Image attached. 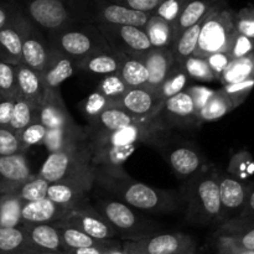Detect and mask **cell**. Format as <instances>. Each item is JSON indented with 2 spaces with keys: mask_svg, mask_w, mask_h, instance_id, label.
<instances>
[{
  "mask_svg": "<svg viewBox=\"0 0 254 254\" xmlns=\"http://www.w3.org/2000/svg\"><path fill=\"white\" fill-rule=\"evenodd\" d=\"M96 185L118 196L122 202L146 212H171L180 207L183 196L134 180L126 171L96 178Z\"/></svg>",
  "mask_w": 254,
  "mask_h": 254,
  "instance_id": "cell-1",
  "label": "cell"
},
{
  "mask_svg": "<svg viewBox=\"0 0 254 254\" xmlns=\"http://www.w3.org/2000/svg\"><path fill=\"white\" fill-rule=\"evenodd\" d=\"M183 200L188 207V218L198 225L222 222V206L218 186V173L203 168L190 178L184 189Z\"/></svg>",
  "mask_w": 254,
  "mask_h": 254,
  "instance_id": "cell-2",
  "label": "cell"
},
{
  "mask_svg": "<svg viewBox=\"0 0 254 254\" xmlns=\"http://www.w3.org/2000/svg\"><path fill=\"white\" fill-rule=\"evenodd\" d=\"M89 141L91 136L86 144L73 150L49 154L40 169L39 175L50 184L67 183V181L82 180V179L96 180V171L92 165Z\"/></svg>",
  "mask_w": 254,
  "mask_h": 254,
  "instance_id": "cell-3",
  "label": "cell"
},
{
  "mask_svg": "<svg viewBox=\"0 0 254 254\" xmlns=\"http://www.w3.org/2000/svg\"><path fill=\"white\" fill-rule=\"evenodd\" d=\"M235 14L225 0L216 2L203 17L195 56L206 57L217 52H228L236 35Z\"/></svg>",
  "mask_w": 254,
  "mask_h": 254,
  "instance_id": "cell-4",
  "label": "cell"
},
{
  "mask_svg": "<svg viewBox=\"0 0 254 254\" xmlns=\"http://www.w3.org/2000/svg\"><path fill=\"white\" fill-rule=\"evenodd\" d=\"M49 37L50 45L74 61L76 67L77 64L86 57L112 49L98 27L93 24L78 22L61 31L50 34Z\"/></svg>",
  "mask_w": 254,
  "mask_h": 254,
  "instance_id": "cell-5",
  "label": "cell"
},
{
  "mask_svg": "<svg viewBox=\"0 0 254 254\" xmlns=\"http://www.w3.org/2000/svg\"><path fill=\"white\" fill-rule=\"evenodd\" d=\"M170 124L159 114L153 118L139 119L130 126L113 133L94 134L89 131L93 139L111 145L138 146L139 144H148L160 146L170 138Z\"/></svg>",
  "mask_w": 254,
  "mask_h": 254,
  "instance_id": "cell-6",
  "label": "cell"
},
{
  "mask_svg": "<svg viewBox=\"0 0 254 254\" xmlns=\"http://www.w3.org/2000/svg\"><path fill=\"white\" fill-rule=\"evenodd\" d=\"M26 12L30 21L49 35L78 24L68 1L64 0H29Z\"/></svg>",
  "mask_w": 254,
  "mask_h": 254,
  "instance_id": "cell-7",
  "label": "cell"
},
{
  "mask_svg": "<svg viewBox=\"0 0 254 254\" xmlns=\"http://www.w3.org/2000/svg\"><path fill=\"white\" fill-rule=\"evenodd\" d=\"M127 254H186L197 251L196 241L185 233L150 235L123 245Z\"/></svg>",
  "mask_w": 254,
  "mask_h": 254,
  "instance_id": "cell-8",
  "label": "cell"
},
{
  "mask_svg": "<svg viewBox=\"0 0 254 254\" xmlns=\"http://www.w3.org/2000/svg\"><path fill=\"white\" fill-rule=\"evenodd\" d=\"M114 51L126 56L143 60L151 50L145 30L128 25H96Z\"/></svg>",
  "mask_w": 254,
  "mask_h": 254,
  "instance_id": "cell-9",
  "label": "cell"
},
{
  "mask_svg": "<svg viewBox=\"0 0 254 254\" xmlns=\"http://www.w3.org/2000/svg\"><path fill=\"white\" fill-rule=\"evenodd\" d=\"M94 208L111 225L116 233H122L130 238V241L140 240L151 235L148 232V222H140L133 208L121 200H101Z\"/></svg>",
  "mask_w": 254,
  "mask_h": 254,
  "instance_id": "cell-10",
  "label": "cell"
},
{
  "mask_svg": "<svg viewBox=\"0 0 254 254\" xmlns=\"http://www.w3.org/2000/svg\"><path fill=\"white\" fill-rule=\"evenodd\" d=\"M91 133V131H89ZM91 159L96 178L124 171L123 164L135 153V145L116 146L96 140L91 135Z\"/></svg>",
  "mask_w": 254,
  "mask_h": 254,
  "instance_id": "cell-11",
  "label": "cell"
},
{
  "mask_svg": "<svg viewBox=\"0 0 254 254\" xmlns=\"http://www.w3.org/2000/svg\"><path fill=\"white\" fill-rule=\"evenodd\" d=\"M57 223L71 226L99 241L113 240L117 235L116 231L92 205L79 208V210L69 211L68 215Z\"/></svg>",
  "mask_w": 254,
  "mask_h": 254,
  "instance_id": "cell-12",
  "label": "cell"
},
{
  "mask_svg": "<svg viewBox=\"0 0 254 254\" xmlns=\"http://www.w3.org/2000/svg\"><path fill=\"white\" fill-rule=\"evenodd\" d=\"M163 102L158 93L148 86L128 88L119 101L118 106L136 119H149L160 114Z\"/></svg>",
  "mask_w": 254,
  "mask_h": 254,
  "instance_id": "cell-13",
  "label": "cell"
},
{
  "mask_svg": "<svg viewBox=\"0 0 254 254\" xmlns=\"http://www.w3.org/2000/svg\"><path fill=\"white\" fill-rule=\"evenodd\" d=\"M50 52L49 40L42 36L29 19H26L22 29V51L21 64L41 73L47 61Z\"/></svg>",
  "mask_w": 254,
  "mask_h": 254,
  "instance_id": "cell-14",
  "label": "cell"
},
{
  "mask_svg": "<svg viewBox=\"0 0 254 254\" xmlns=\"http://www.w3.org/2000/svg\"><path fill=\"white\" fill-rule=\"evenodd\" d=\"M220 198L222 206V223L241 215L252 186L227 174H218Z\"/></svg>",
  "mask_w": 254,
  "mask_h": 254,
  "instance_id": "cell-15",
  "label": "cell"
},
{
  "mask_svg": "<svg viewBox=\"0 0 254 254\" xmlns=\"http://www.w3.org/2000/svg\"><path fill=\"white\" fill-rule=\"evenodd\" d=\"M89 136L91 133L88 127L79 126L74 122L62 128L49 129L42 145L46 148L49 154L73 150L86 144L89 140Z\"/></svg>",
  "mask_w": 254,
  "mask_h": 254,
  "instance_id": "cell-16",
  "label": "cell"
},
{
  "mask_svg": "<svg viewBox=\"0 0 254 254\" xmlns=\"http://www.w3.org/2000/svg\"><path fill=\"white\" fill-rule=\"evenodd\" d=\"M39 122L49 130L66 127L74 123L73 118L69 114L60 89H47L44 99L37 109Z\"/></svg>",
  "mask_w": 254,
  "mask_h": 254,
  "instance_id": "cell-17",
  "label": "cell"
},
{
  "mask_svg": "<svg viewBox=\"0 0 254 254\" xmlns=\"http://www.w3.org/2000/svg\"><path fill=\"white\" fill-rule=\"evenodd\" d=\"M32 175L24 153L0 158V195L17 190Z\"/></svg>",
  "mask_w": 254,
  "mask_h": 254,
  "instance_id": "cell-18",
  "label": "cell"
},
{
  "mask_svg": "<svg viewBox=\"0 0 254 254\" xmlns=\"http://www.w3.org/2000/svg\"><path fill=\"white\" fill-rule=\"evenodd\" d=\"M27 17L17 12L11 22L0 30V61L21 64L22 29Z\"/></svg>",
  "mask_w": 254,
  "mask_h": 254,
  "instance_id": "cell-19",
  "label": "cell"
},
{
  "mask_svg": "<svg viewBox=\"0 0 254 254\" xmlns=\"http://www.w3.org/2000/svg\"><path fill=\"white\" fill-rule=\"evenodd\" d=\"M21 227L34 251L64 253L59 227L55 223H22Z\"/></svg>",
  "mask_w": 254,
  "mask_h": 254,
  "instance_id": "cell-20",
  "label": "cell"
},
{
  "mask_svg": "<svg viewBox=\"0 0 254 254\" xmlns=\"http://www.w3.org/2000/svg\"><path fill=\"white\" fill-rule=\"evenodd\" d=\"M76 64L60 50L50 45V52L44 69L40 74L46 89H60L61 83L71 78Z\"/></svg>",
  "mask_w": 254,
  "mask_h": 254,
  "instance_id": "cell-21",
  "label": "cell"
},
{
  "mask_svg": "<svg viewBox=\"0 0 254 254\" xmlns=\"http://www.w3.org/2000/svg\"><path fill=\"white\" fill-rule=\"evenodd\" d=\"M160 116L170 126H173V124H184L185 126V124L200 123L195 103H193L190 93L186 89L164 102Z\"/></svg>",
  "mask_w": 254,
  "mask_h": 254,
  "instance_id": "cell-22",
  "label": "cell"
},
{
  "mask_svg": "<svg viewBox=\"0 0 254 254\" xmlns=\"http://www.w3.org/2000/svg\"><path fill=\"white\" fill-rule=\"evenodd\" d=\"M69 211L72 210L57 205L47 197L24 202L21 210L22 223H57L64 220Z\"/></svg>",
  "mask_w": 254,
  "mask_h": 254,
  "instance_id": "cell-23",
  "label": "cell"
},
{
  "mask_svg": "<svg viewBox=\"0 0 254 254\" xmlns=\"http://www.w3.org/2000/svg\"><path fill=\"white\" fill-rule=\"evenodd\" d=\"M143 61L149 73L148 83L145 86L156 91L175 64L173 52L170 49H151Z\"/></svg>",
  "mask_w": 254,
  "mask_h": 254,
  "instance_id": "cell-24",
  "label": "cell"
},
{
  "mask_svg": "<svg viewBox=\"0 0 254 254\" xmlns=\"http://www.w3.org/2000/svg\"><path fill=\"white\" fill-rule=\"evenodd\" d=\"M169 165L174 173L181 179H190L200 173L203 166L202 156L197 150L189 146H179L169 151L166 156Z\"/></svg>",
  "mask_w": 254,
  "mask_h": 254,
  "instance_id": "cell-25",
  "label": "cell"
},
{
  "mask_svg": "<svg viewBox=\"0 0 254 254\" xmlns=\"http://www.w3.org/2000/svg\"><path fill=\"white\" fill-rule=\"evenodd\" d=\"M16 81L19 97L29 102L30 104L39 109L40 103L46 94V87L42 81L41 74L35 72L34 69L17 64L16 66Z\"/></svg>",
  "mask_w": 254,
  "mask_h": 254,
  "instance_id": "cell-26",
  "label": "cell"
},
{
  "mask_svg": "<svg viewBox=\"0 0 254 254\" xmlns=\"http://www.w3.org/2000/svg\"><path fill=\"white\" fill-rule=\"evenodd\" d=\"M126 55L119 54L113 49L99 51L91 56L86 57L77 64V68L92 74H101V76H109V74L119 73L122 64H123Z\"/></svg>",
  "mask_w": 254,
  "mask_h": 254,
  "instance_id": "cell-27",
  "label": "cell"
},
{
  "mask_svg": "<svg viewBox=\"0 0 254 254\" xmlns=\"http://www.w3.org/2000/svg\"><path fill=\"white\" fill-rule=\"evenodd\" d=\"M139 121L135 117L131 116L127 111H124L119 106H112L109 108L104 109L101 114L96 118V121L87 126L89 130L94 134H104L113 133V131L123 129L126 127L130 126L134 122Z\"/></svg>",
  "mask_w": 254,
  "mask_h": 254,
  "instance_id": "cell-28",
  "label": "cell"
},
{
  "mask_svg": "<svg viewBox=\"0 0 254 254\" xmlns=\"http://www.w3.org/2000/svg\"><path fill=\"white\" fill-rule=\"evenodd\" d=\"M217 235L230 238L232 242L245 250L254 252V220L233 217L222 223Z\"/></svg>",
  "mask_w": 254,
  "mask_h": 254,
  "instance_id": "cell-29",
  "label": "cell"
},
{
  "mask_svg": "<svg viewBox=\"0 0 254 254\" xmlns=\"http://www.w3.org/2000/svg\"><path fill=\"white\" fill-rule=\"evenodd\" d=\"M55 225L59 227L62 246H64V253L68 250H78V248L86 247H98L104 248V250L119 247L118 243L114 242L113 240L99 241L86 235V233L77 230V228L71 227V226L59 225V223H55Z\"/></svg>",
  "mask_w": 254,
  "mask_h": 254,
  "instance_id": "cell-30",
  "label": "cell"
},
{
  "mask_svg": "<svg viewBox=\"0 0 254 254\" xmlns=\"http://www.w3.org/2000/svg\"><path fill=\"white\" fill-rule=\"evenodd\" d=\"M144 30L151 45V49H171L175 42L174 25L169 24L154 14L149 17Z\"/></svg>",
  "mask_w": 254,
  "mask_h": 254,
  "instance_id": "cell-31",
  "label": "cell"
},
{
  "mask_svg": "<svg viewBox=\"0 0 254 254\" xmlns=\"http://www.w3.org/2000/svg\"><path fill=\"white\" fill-rule=\"evenodd\" d=\"M213 5H215L213 2L207 1V0H189L184 6L183 11L179 15L176 22L174 24L175 40L178 39L181 32L200 22L212 9Z\"/></svg>",
  "mask_w": 254,
  "mask_h": 254,
  "instance_id": "cell-32",
  "label": "cell"
},
{
  "mask_svg": "<svg viewBox=\"0 0 254 254\" xmlns=\"http://www.w3.org/2000/svg\"><path fill=\"white\" fill-rule=\"evenodd\" d=\"M30 246L22 227H0V254H30Z\"/></svg>",
  "mask_w": 254,
  "mask_h": 254,
  "instance_id": "cell-33",
  "label": "cell"
},
{
  "mask_svg": "<svg viewBox=\"0 0 254 254\" xmlns=\"http://www.w3.org/2000/svg\"><path fill=\"white\" fill-rule=\"evenodd\" d=\"M203 19L200 22H197L193 26L189 27L185 31L181 32L175 40L174 45L171 46V52L174 55L175 62L179 64H183L189 57L195 55L196 49L198 44V36H200L201 25H202Z\"/></svg>",
  "mask_w": 254,
  "mask_h": 254,
  "instance_id": "cell-34",
  "label": "cell"
},
{
  "mask_svg": "<svg viewBox=\"0 0 254 254\" xmlns=\"http://www.w3.org/2000/svg\"><path fill=\"white\" fill-rule=\"evenodd\" d=\"M248 79H254V52L248 56L232 60L218 81L222 83V86H226Z\"/></svg>",
  "mask_w": 254,
  "mask_h": 254,
  "instance_id": "cell-35",
  "label": "cell"
},
{
  "mask_svg": "<svg viewBox=\"0 0 254 254\" xmlns=\"http://www.w3.org/2000/svg\"><path fill=\"white\" fill-rule=\"evenodd\" d=\"M22 205L24 202L14 191L0 195V227H20Z\"/></svg>",
  "mask_w": 254,
  "mask_h": 254,
  "instance_id": "cell-36",
  "label": "cell"
},
{
  "mask_svg": "<svg viewBox=\"0 0 254 254\" xmlns=\"http://www.w3.org/2000/svg\"><path fill=\"white\" fill-rule=\"evenodd\" d=\"M189 79H190V77L186 73L184 67L175 62V64H174V67L171 68V71L169 72V74L166 76V78L164 79L163 83H161L160 86H159V88L156 89L159 99L164 103L166 99L171 98V97L176 96V94H179L180 92L185 91L186 86H188L189 83Z\"/></svg>",
  "mask_w": 254,
  "mask_h": 254,
  "instance_id": "cell-37",
  "label": "cell"
},
{
  "mask_svg": "<svg viewBox=\"0 0 254 254\" xmlns=\"http://www.w3.org/2000/svg\"><path fill=\"white\" fill-rule=\"evenodd\" d=\"M233 109H235V107H233L232 102L228 99L225 92L220 88L215 92V94L211 97V99L205 104V107L198 112V122L201 123V122L218 121Z\"/></svg>",
  "mask_w": 254,
  "mask_h": 254,
  "instance_id": "cell-38",
  "label": "cell"
},
{
  "mask_svg": "<svg viewBox=\"0 0 254 254\" xmlns=\"http://www.w3.org/2000/svg\"><path fill=\"white\" fill-rule=\"evenodd\" d=\"M119 74L129 88L145 86L149 79L148 69L143 60L129 56L124 59Z\"/></svg>",
  "mask_w": 254,
  "mask_h": 254,
  "instance_id": "cell-39",
  "label": "cell"
},
{
  "mask_svg": "<svg viewBox=\"0 0 254 254\" xmlns=\"http://www.w3.org/2000/svg\"><path fill=\"white\" fill-rule=\"evenodd\" d=\"M39 122L37 117V108H35L32 104L22 99L21 97L15 99L14 109H12L11 121L7 128L11 129L15 133H20L24 128H26L30 124Z\"/></svg>",
  "mask_w": 254,
  "mask_h": 254,
  "instance_id": "cell-40",
  "label": "cell"
},
{
  "mask_svg": "<svg viewBox=\"0 0 254 254\" xmlns=\"http://www.w3.org/2000/svg\"><path fill=\"white\" fill-rule=\"evenodd\" d=\"M49 188V181L45 180L37 174V175H32L29 180L25 181L14 192L19 196L22 202H32V201L46 198Z\"/></svg>",
  "mask_w": 254,
  "mask_h": 254,
  "instance_id": "cell-41",
  "label": "cell"
},
{
  "mask_svg": "<svg viewBox=\"0 0 254 254\" xmlns=\"http://www.w3.org/2000/svg\"><path fill=\"white\" fill-rule=\"evenodd\" d=\"M129 87L127 86L126 82L122 79L121 74L114 73L109 76H104L97 84V92L103 94L106 98L113 102L114 104L118 106L119 101L123 97V94L128 91Z\"/></svg>",
  "mask_w": 254,
  "mask_h": 254,
  "instance_id": "cell-42",
  "label": "cell"
},
{
  "mask_svg": "<svg viewBox=\"0 0 254 254\" xmlns=\"http://www.w3.org/2000/svg\"><path fill=\"white\" fill-rule=\"evenodd\" d=\"M112 106H117L113 102L109 101L108 98L101 94L99 92L94 91L93 93L89 94L86 99L81 103V111L83 113V116L86 117L87 122H88V126H91L94 121H96L97 117L104 111V109L109 108Z\"/></svg>",
  "mask_w": 254,
  "mask_h": 254,
  "instance_id": "cell-43",
  "label": "cell"
},
{
  "mask_svg": "<svg viewBox=\"0 0 254 254\" xmlns=\"http://www.w3.org/2000/svg\"><path fill=\"white\" fill-rule=\"evenodd\" d=\"M0 96L5 98H19L16 81V66L0 61Z\"/></svg>",
  "mask_w": 254,
  "mask_h": 254,
  "instance_id": "cell-44",
  "label": "cell"
},
{
  "mask_svg": "<svg viewBox=\"0 0 254 254\" xmlns=\"http://www.w3.org/2000/svg\"><path fill=\"white\" fill-rule=\"evenodd\" d=\"M181 66L184 67L190 78L205 82L217 81L205 57H198L193 55V56L189 57Z\"/></svg>",
  "mask_w": 254,
  "mask_h": 254,
  "instance_id": "cell-45",
  "label": "cell"
},
{
  "mask_svg": "<svg viewBox=\"0 0 254 254\" xmlns=\"http://www.w3.org/2000/svg\"><path fill=\"white\" fill-rule=\"evenodd\" d=\"M46 133L47 129L45 128L40 122H35V123L30 124L26 128L22 129L20 133H17V138H19L20 140L22 153L29 150L31 146L39 145V144L44 143Z\"/></svg>",
  "mask_w": 254,
  "mask_h": 254,
  "instance_id": "cell-46",
  "label": "cell"
},
{
  "mask_svg": "<svg viewBox=\"0 0 254 254\" xmlns=\"http://www.w3.org/2000/svg\"><path fill=\"white\" fill-rule=\"evenodd\" d=\"M254 88V79H248V81L237 82V83L226 84L222 86V91L225 92L226 96L228 97L231 102H232L233 107L237 108L240 107L246 99L248 98L251 93H252Z\"/></svg>",
  "mask_w": 254,
  "mask_h": 254,
  "instance_id": "cell-47",
  "label": "cell"
},
{
  "mask_svg": "<svg viewBox=\"0 0 254 254\" xmlns=\"http://www.w3.org/2000/svg\"><path fill=\"white\" fill-rule=\"evenodd\" d=\"M189 0H161L153 14L174 25Z\"/></svg>",
  "mask_w": 254,
  "mask_h": 254,
  "instance_id": "cell-48",
  "label": "cell"
},
{
  "mask_svg": "<svg viewBox=\"0 0 254 254\" xmlns=\"http://www.w3.org/2000/svg\"><path fill=\"white\" fill-rule=\"evenodd\" d=\"M236 31L254 40V4L242 7L235 14Z\"/></svg>",
  "mask_w": 254,
  "mask_h": 254,
  "instance_id": "cell-49",
  "label": "cell"
},
{
  "mask_svg": "<svg viewBox=\"0 0 254 254\" xmlns=\"http://www.w3.org/2000/svg\"><path fill=\"white\" fill-rule=\"evenodd\" d=\"M19 153H22V150L17 134L7 127H0V158Z\"/></svg>",
  "mask_w": 254,
  "mask_h": 254,
  "instance_id": "cell-50",
  "label": "cell"
},
{
  "mask_svg": "<svg viewBox=\"0 0 254 254\" xmlns=\"http://www.w3.org/2000/svg\"><path fill=\"white\" fill-rule=\"evenodd\" d=\"M252 52H254V40L236 32L230 50H228V55L231 56V59H241V57L248 56Z\"/></svg>",
  "mask_w": 254,
  "mask_h": 254,
  "instance_id": "cell-51",
  "label": "cell"
},
{
  "mask_svg": "<svg viewBox=\"0 0 254 254\" xmlns=\"http://www.w3.org/2000/svg\"><path fill=\"white\" fill-rule=\"evenodd\" d=\"M206 61H207L208 66H210L211 71L213 72V74L216 76L217 81L220 79V77L222 76V73L225 72V69L227 68L228 64H231L232 59L228 55V52H217V54L208 55L205 57Z\"/></svg>",
  "mask_w": 254,
  "mask_h": 254,
  "instance_id": "cell-52",
  "label": "cell"
},
{
  "mask_svg": "<svg viewBox=\"0 0 254 254\" xmlns=\"http://www.w3.org/2000/svg\"><path fill=\"white\" fill-rule=\"evenodd\" d=\"M108 1L122 5L124 7H128V9L136 10V11L153 14L161 0H108Z\"/></svg>",
  "mask_w": 254,
  "mask_h": 254,
  "instance_id": "cell-53",
  "label": "cell"
},
{
  "mask_svg": "<svg viewBox=\"0 0 254 254\" xmlns=\"http://www.w3.org/2000/svg\"><path fill=\"white\" fill-rule=\"evenodd\" d=\"M186 91L190 93L191 98H192L193 103H195L197 114H198V112H200L201 109L205 107V104L210 101L211 97H212L216 92L215 89L207 88V87H205V86L189 87V88H186Z\"/></svg>",
  "mask_w": 254,
  "mask_h": 254,
  "instance_id": "cell-54",
  "label": "cell"
},
{
  "mask_svg": "<svg viewBox=\"0 0 254 254\" xmlns=\"http://www.w3.org/2000/svg\"><path fill=\"white\" fill-rule=\"evenodd\" d=\"M217 254H254V252L240 247L225 236L217 235Z\"/></svg>",
  "mask_w": 254,
  "mask_h": 254,
  "instance_id": "cell-55",
  "label": "cell"
},
{
  "mask_svg": "<svg viewBox=\"0 0 254 254\" xmlns=\"http://www.w3.org/2000/svg\"><path fill=\"white\" fill-rule=\"evenodd\" d=\"M15 99L0 96V127H9L11 121Z\"/></svg>",
  "mask_w": 254,
  "mask_h": 254,
  "instance_id": "cell-56",
  "label": "cell"
},
{
  "mask_svg": "<svg viewBox=\"0 0 254 254\" xmlns=\"http://www.w3.org/2000/svg\"><path fill=\"white\" fill-rule=\"evenodd\" d=\"M251 166H252V156H251L248 153H246V151L233 156L231 168L233 169L236 168V171H233L235 174L236 173L247 174V171L251 170Z\"/></svg>",
  "mask_w": 254,
  "mask_h": 254,
  "instance_id": "cell-57",
  "label": "cell"
},
{
  "mask_svg": "<svg viewBox=\"0 0 254 254\" xmlns=\"http://www.w3.org/2000/svg\"><path fill=\"white\" fill-rule=\"evenodd\" d=\"M238 217L243 218H253L254 220V188H251L250 193L247 196V200H246V205L243 207L242 212Z\"/></svg>",
  "mask_w": 254,
  "mask_h": 254,
  "instance_id": "cell-58",
  "label": "cell"
},
{
  "mask_svg": "<svg viewBox=\"0 0 254 254\" xmlns=\"http://www.w3.org/2000/svg\"><path fill=\"white\" fill-rule=\"evenodd\" d=\"M17 12H10L9 9H6L5 6L0 5V30L4 29L5 26L10 24V22L14 20V17L16 16Z\"/></svg>",
  "mask_w": 254,
  "mask_h": 254,
  "instance_id": "cell-59",
  "label": "cell"
},
{
  "mask_svg": "<svg viewBox=\"0 0 254 254\" xmlns=\"http://www.w3.org/2000/svg\"><path fill=\"white\" fill-rule=\"evenodd\" d=\"M111 250V248H109ZM108 250L98 247H86V248H78V250H68L64 252V254H104V252Z\"/></svg>",
  "mask_w": 254,
  "mask_h": 254,
  "instance_id": "cell-60",
  "label": "cell"
},
{
  "mask_svg": "<svg viewBox=\"0 0 254 254\" xmlns=\"http://www.w3.org/2000/svg\"><path fill=\"white\" fill-rule=\"evenodd\" d=\"M104 254H127V253L124 252L122 247H114V248H111V250L106 251Z\"/></svg>",
  "mask_w": 254,
  "mask_h": 254,
  "instance_id": "cell-61",
  "label": "cell"
},
{
  "mask_svg": "<svg viewBox=\"0 0 254 254\" xmlns=\"http://www.w3.org/2000/svg\"><path fill=\"white\" fill-rule=\"evenodd\" d=\"M30 254H64V253H59V252H36V251H34L32 253Z\"/></svg>",
  "mask_w": 254,
  "mask_h": 254,
  "instance_id": "cell-62",
  "label": "cell"
},
{
  "mask_svg": "<svg viewBox=\"0 0 254 254\" xmlns=\"http://www.w3.org/2000/svg\"><path fill=\"white\" fill-rule=\"evenodd\" d=\"M207 1L213 2V4H216V2H218V1H223V0H207Z\"/></svg>",
  "mask_w": 254,
  "mask_h": 254,
  "instance_id": "cell-63",
  "label": "cell"
},
{
  "mask_svg": "<svg viewBox=\"0 0 254 254\" xmlns=\"http://www.w3.org/2000/svg\"><path fill=\"white\" fill-rule=\"evenodd\" d=\"M186 254H197V251H196V252H192V253H186Z\"/></svg>",
  "mask_w": 254,
  "mask_h": 254,
  "instance_id": "cell-64",
  "label": "cell"
}]
</instances>
